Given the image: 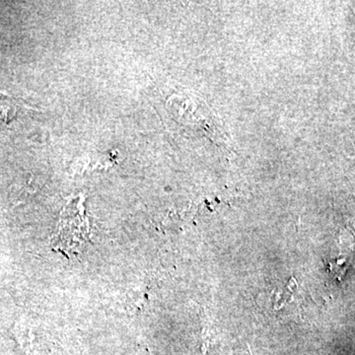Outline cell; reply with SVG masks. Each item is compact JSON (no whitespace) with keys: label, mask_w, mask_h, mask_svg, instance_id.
Masks as SVG:
<instances>
[{"label":"cell","mask_w":355,"mask_h":355,"mask_svg":"<svg viewBox=\"0 0 355 355\" xmlns=\"http://www.w3.org/2000/svg\"><path fill=\"white\" fill-rule=\"evenodd\" d=\"M87 233V220L84 217L83 205L72 202L64 211L53 242L58 249L73 253L83 247Z\"/></svg>","instance_id":"obj_1"}]
</instances>
